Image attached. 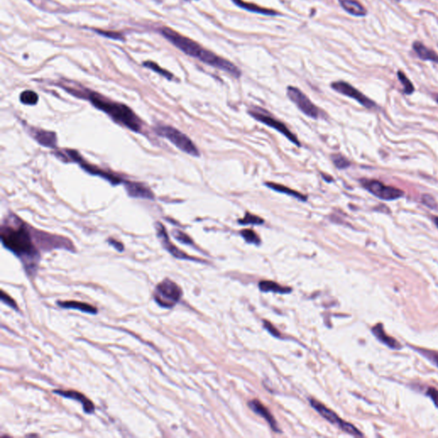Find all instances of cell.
Returning <instances> with one entry per match:
<instances>
[{
    "label": "cell",
    "instance_id": "1",
    "mask_svg": "<svg viewBox=\"0 0 438 438\" xmlns=\"http://www.w3.org/2000/svg\"><path fill=\"white\" fill-rule=\"evenodd\" d=\"M160 32L165 39H167L175 47H177L188 56L193 57L194 59H199V61L204 64L223 70L237 79H239L240 77L242 76L241 69L233 63L224 58L218 56L212 50L205 49L196 41L185 37L167 27H163Z\"/></svg>",
    "mask_w": 438,
    "mask_h": 438
},
{
    "label": "cell",
    "instance_id": "2",
    "mask_svg": "<svg viewBox=\"0 0 438 438\" xmlns=\"http://www.w3.org/2000/svg\"><path fill=\"white\" fill-rule=\"evenodd\" d=\"M1 241L7 249L21 259L27 272H35L40 256L30 232L22 223H4L1 229Z\"/></svg>",
    "mask_w": 438,
    "mask_h": 438
},
{
    "label": "cell",
    "instance_id": "3",
    "mask_svg": "<svg viewBox=\"0 0 438 438\" xmlns=\"http://www.w3.org/2000/svg\"><path fill=\"white\" fill-rule=\"evenodd\" d=\"M84 98H88L97 109L106 112L116 122L124 125L125 127L135 132L141 131L142 126L141 120L127 106L108 100L98 93H91L88 91L85 92Z\"/></svg>",
    "mask_w": 438,
    "mask_h": 438
},
{
    "label": "cell",
    "instance_id": "4",
    "mask_svg": "<svg viewBox=\"0 0 438 438\" xmlns=\"http://www.w3.org/2000/svg\"><path fill=\"white\" fill-rule=\"evenodd\" d=\"M156 132L159 136L169 140L181 151L194 157H199V150L194 145V142L191 141V139L175 127H170V126H160L157 127Z\"/></svg>",
    "mask_w": 438,
    "mask_h": 438
},
{
    "label": "cell",
    "instance_id": "5",
    "mask_svg": "<svg viewBox=\"0 0 438 438\" xmlns=\"http://www.w3.org/2000/svg\"><path fill=\"white\" fill-rule=\"evenodd\" d=\"M182 295L181 288L170 279H165L159 284L153 293L154 300L165 308L173 307L180 300Z\"/></svg>",
    "mask_w": 438,
    "mask_h": 438
},
{
    "label": "cell",
    "instance_id": "6",
    "mask_svg": "<svg viewBox=\"0 0 438 438\" xmlns=\"http://www.w3.org/2000/svg\"><path fill=\"white\" fill-rule=\"evenodd\" d=\"M248 112L250 116L253 117L255 120H257V122L267 125L268 127H272L276 131H278L279 133H281L282 136H285L289 141L295 144V146H300L299 139L288 128L287 126L284 122L272 117L268 112H266V110L257 107H252Z\"/></svg>",
    "mask_w": 438,
    "mask_h": 438
},
{
    "label": "cell",
    "instance_id": "7",
    "mask_svg": "<svg viewBox=\"0 0 438 438\" xmlns=\"http://www.w3.org/2000/svg\"><path fill=\"white\" fill-rule=\"evenodd\" d=\"M287 95L290 100L298 107V109L307 117L318 119L321 116V112L316 105L299 88L290 86L287 88Z\"/></svg>",
    "mask_w": 438,
    "mask_h": 438
},
{
    "label": "cell",
    "instance_id": "8",
    "mask_svg": "<svg viewBox=\"0 0 438 438\" xmlns=\"http://www.w3.org/2000/svg\"><path fill=\"white\" fill-rule=\"evenodd\" d=\"M360 184L365 189L382 200H395L404 196V192L394 187L386 186L381 182L362 179Z\"/></svg>",
    "mask_w": 438,
    "mask_h": 438
},
{
    "label": "cell",
    "instance_id": "9",
    "mask_svg": "<svg viewBox=\"0 0 438 438\" xmlns=\"http://www.w3.org/2000/svg\"><path fill=\"white\" fill-rule=\"evenodd\" d=\"M310 403H311L312 406H314L318 413L320 414V415L323 416L325 420H328L331 424L338 425V427H340L343 431H345L350 435H355V436H362L363 435V434L357 428L354 427L352 424L341 420L336 413L329 410V408H327L326 406H324L323 404L320 403L319 401L314 400V399H311Z\"/></svg>",
    "mask_w": 438,
    "mask_h": 438
},
{
    "label": "cell",
    "instance_id": "10",
    "mask_svg": "<svg viewBox=\"0 0 438 438\" xmlns=\"http://www.w3.org/2000/svg\"><path fill=\"white\" fill-rule=\"evenodd\" d=\"M330 87L336 92H338L343 95L347 96V97H349V98H353L354 100L358 102L359 104L367 109H372V108L377 107L374 101H372L371 98L363 94L360 91L356 89L354 87H353L349 83H346V82H343V81L334 82V83H331Z\"/></svg>",
    "mask_w": 438,
    "mask_h": 438
},
{
    "label": "cell",
    "instance_id": "11",
    "mask_svg": "<svg viewBox=\"0 0 438 438\" xmlns=\"http://www.w3.org/2000/svg\"><path fill=\"white\" fill-rule=\"evenodd\" d=\"M156 226H157L158 236H159L160 240H161V242H162L164 247H165V248L167 249V251H169L173 256H175V257H177V259H183V260H194L193 257H189V256H188L186 253H184V252L180 251V250L178 249L177 247H175V246L170 242L169 237H168L167 233H166V230H165V228H164V226H163L162 224H160V223H158L157 224H156Z\"/></svg>",
    "mask_w": 438,
    "mask_h": 438
},
{
    "label": "cell",
    "instance_id": "12",
    "mask_svg": "<svg viewBox=\"0 0 438 438\" xmlns=\"http://www.w3.org/2000/svg\"><path fill=\"white\" fill-rule=\"evenodd\" d=\"M125 189L127 190L128 195L133 198L146 199H152L154 198L153 193L151 189H149V188L142 184L127 182L125 183Z\"/></svg>",
    "mask_w": 438,
    "mask_h": 438
},
{
    "label": "cell",
    "instance_id": "13",
    "mask_svg": "<svg viewBox=\"0 0 438 438\" xmlns=\"http://www.w3.org/2000/svg\"><path fill=\"white\" fill-rule=\"evenodd\" d=\"M30 133L35 141H37L38 143L40 144V145H42L45 147H50V148L56 147L57 136L56 134L54 133V132L33 127L30 131Z\"/></svg>",
    "mask_w": 438,
    "mask_h": 438
},
{
    "label": "cell",
    "instance_id": "14",
    "mask_svg": "<svg viewBox=\"0 0 438 438\" xmlns=\"http://www.w3.org/2000/svg\"><path fill=\"white\" fill-rule=\"evenodd\" d=\"M372 332L377 340L383 343L388 348H392L394 350H400L402 348V346L400 344L398 341L391 337H389V334H386L382 324H377L372 327Z\"/></svg>",
    "mask_w": 438,
    "mask_h": 438
},
{
    "label": "cell",
    "instance_id": "15",
    "mask_svg": "<svg viewBox=\"0 0 438 438\" xmlns=\"http://www.w3.org/2000/svg\"><path fill=\"white\" fill-rule=\"evenodd\" d=\"M54 393L58 394L59 396H64L66 398L73 399L76 401H80L81 403L83 404V409L87 414H92L94 411V405L93 402L86 398L85 396H83V394L79 393L77 391H54Z\"/></svg>",
    "mask_w": 438,
    "mask_h": 438
},
{
    "label": "cell",
    "instance_id": "16",
    "mask_svg": "<svg viewBox=\"0 0 438 438\" xmlns=\"http://www.w3.org/2000/svg\"><path fill=\"white\" fill-rule=\"evenodd\" d=\"M248 406H249L250 408L252 409V411H254L255 414L262 416L270 424L271 427L274 430H276V431L278 430L276 427L277 425H276V420L271 413L269 411L268 409L266 408V406H264L261 401H257V400H252V401L248 402Z\"/></svg>",
    "mask_w": 438,
    "mask_h": 438
},
{
    "label": "cell",
    "instance_id": "17",
    "mask_svg": "<svg viewBox=\"0 0 438 438\" xmlns=\"http://www.w3.org/2000/svg\"><path fill=\"white\" fill-rule=\"evenodd\" d=\"M413 49L423 61H430L438 64V54L420 41H415L413 44Z\"/></svg>",
    "mask_w": 438,
    "mask_h": 438
},
{
    "label": "cell",
    "instance_id": "18",
    "mask_svg": "<svg viewBox=\"0 0 438 438\" xmlns=\"http://www.w3.org/2000/svg\"><path fill=\"white\" fill-rule=\"evenodd\" d=\"M339 4L344 11L352 16L358 17L367 16V9L357 0H339Z\"/></svg>",
    "mask_w": 438,
    "mask_h": 438
},
{
    "label": "cell",
    "instance_id": "19",
    "mask_svg": "<svg viewBox=\"0 0 438 438\" xmlns=\"http://www.w3.org/2000/svg\"><path fill=\"white\" fill-rule=\"evenodd\" d=\"M232 2L236 6L240 7V8L250 11V12L261 14V15H265V16H277V15H280L278 12H276L274 10L263 8V7H261V6H257V5H254V4L247 3V2H245L243 0H232Z\"/></svg>",
    "mask_w": 438,
    "mask_h": 438
},
{
    "label": "cell",
    "instance_id": "20",
    "mask_svg": "<svg viewBox=\"0 0 438 438\" xmlns=\"http://www.w3.org/2000/svg\"><path fill=\"white\" fill-rule=\"evenodd\" d=\"M265 185L266 187H268L269 189H272L274 191L278 192V193H281V194H288L290 196H292L295 198V199H299L300 201H306V199H307V197L301 194L300 192L293 190V189H290L288 187L284 186V185H281V184H275V183H272V182H268V183H266Z\"/></svg>",
    "mask_w": 438,
    "mask_h": 438
},
{
    "label": "cell",
    "instance_id": "21",
    "mask_svg": "<svg viewBox=\"0 0 438 438\" xmlns=\"http://www.w3.org/2000/svg\"><path fill=\"white\" fill-rule=\"evenodd\" d=\"M58 305L65 309H76L80 311L88 313V314H97L98 310L93 305L87 304V303L78 302V301H59Z\"/></svg>",
    "mask_w": 438,
    "mask_h": 438
},
{
    "label": "cell",
    "instance_id": "22",
    "mask_svg": "<svg viewBox=\"0 0 438 438\" xmlns=\"http://www.w3.org/2000/svg\"><path fill=\"white\" fill-rule=\"evenodd\" d=\"M259 287H260V290L261 291H263V292H274L285 294V293L290 292L292 290L290 288L281 287V286L272 281H261L260 282V285H259Z\"/></svg>",
    "mask_w": 438,
    "mask_h": 438
},
{
    "label": "cell",
    "instance_id": "23",
    "mask_svg": "<svg viewBox=\"0 0 438 438\" xmlns=\"http://www.w3.org/2000/svg\"><path fill=\"white\" fill-rule=\"evenodd\" d=\"M238 223L241 224V225H248V224H251V225H261V224L265 223V220H264L263 218H261V217L254 215L252 213H246L244 218H242V219L238 220Z\"/></svg>",
    "mask_w": 438,
    "mask_h": 438
},
{
    "label": "cell",
    "instance_id": "24",
    "mask_svg": "<svg viewBox=\"0 0 438 438\" xmlns=\"http://www.w3.org/2000/svg\"><path fill=\"white\" fill-rule=\"evenodd\" d=\"M20 100L21 103L28 106H35L39 100L37 93L31 90H26L22 92L20 95Z\"/></svg>",
    "mask_w": 438,
    "mask_h": 438
},
{
    "label": "cell",
    "instance_id": "25",
    "mask_svg": "<svg viewBox=\"0 0 438 438\" xmlns=\"http://www.w3.org/2000/svg\"><path fill=\"white\" fill-rule=\"evenodd\" d=\"M331 160L334 166L339 169V170L347 169L351 165L349 160L340 153L332 154Z\"/></svg>",
    "mask_w": 438,
    "mask_h": 438
},
{
    "label": "cell",
    "instance_id": "26",
    "mask_svg": "<svg viewBox=\"0 0 438 438\" xmlns=\"http://www.w3.org/2000/svg\"><path fill=\"white\" fill-rule=\"evenodd\" d=\"M241 235H242V237H243V239H244L246 242L250 243V244H261V238L259 237V236H257V235L256 234L254 231L252 230V229H250V228L242 229V230L241 231Z\"/></svg>",
    "mask_w": 438,
    "mask_h": 438
},
{
    "label": "cell",
    "instance_id": "27",
    "mask_svg": "<svg viewBox=\"0 0 438 438\" xmlns=\"http://www.w3.org/2000/svg\"><path fill=\"white\" fill-rule=\"evenodd\" d=\"M399 80L401 82V84L403 86L404 93L406 94H411L415 92V87L411 83V81L409 80L406 74H404L403 72L398 71L397 73Z\"/></svg>",
    "mask_w": 438,
    "mask_h": 438
},
{
    "label": "cell",
    "instance_id": "28",
    "mask_svg": "<svg viewBox=\"0 0 438 438\" xmlns=\"http://www.w3.org/2000/svg\"><path fill=\"white\" fill-rule=\"evenodd\" d=\"M143 65L144 66L146 67V68H148V69L153 70V71L156 72V73H159V74H161L162 76H165V78H167L168 80H171L173 78L172 74H170V72L167 71V70H165V69H162V68H160L158 64H155L153 62H145V63H143Z\"/></svg>",
    "mask_w": 438,
    "mask_h": 438
},
{
    "label": "cell",
    "instance_id": "29",
    "mask_svg": "<svg viewBox=\"0 0 438 438\" xmlns=\"http://www.w3.org/2000/svg\"><path fill=\"white\" fill-rule=\"evenodd\" d=\"M415 351H417L420 354H422L424 357L428 358L430 362H432L433 364L435 365L438 367V352L437 351L428 350V349H424V348H414Z\"/></svg>",
    "mask_w": 438,
    "mask_h": 438
},
{
    "label": "cell",
    "instance_id": "30",
    "mask_svg": "<svg viewBox=\"0 0 438 438\" xmlns=\"http://www.w3.org/2000/svg\"><path fill=\"white\" fill-rule=\"evenodd\" d=\"M173 236H174L175 239L179 241V242H182V243H184V244H193V241L190 239V237H189V236H187V235L185 234V233H184V232H182V231H173Z\"/></svg>",
    "mask_w": 438,
    "mask_h": 438
},
{
    "label": "cell",
    "instance_id": "31",
    "mask_svg": "<svg viewBox=\"0 0 438 438\" xmlns=\"http://www.w3.org/2000/svg\"><path fill=\"white\" fill-rule=\"evenodd\" d=\"M93 31H94V32L98 33V35H103L105 37L111 38V39H113V40H124V37L122 36V34H119V33L112 32V31H110V32L108 31V32H107V31L98 30H94Z\"/></svg>",
    "mask_w": 438,
    "mask_h": 438
},
{
    "label": "cell",
    "instance_id": "32",
    "mask_svg": "<svg viewBox=\"0 0 438 438\" xmlns=\"http://www.w3.org/2000/svg\"><path fill=\"white\" fill-rule=\"evenodd\" d=\"M422 203L425 204L427 208L430 209H435L437 208V204L435 199L430 194H424L422 196Z\"/></svg>",
    "mask_w": 438,
    "mask_h": 438
},
{
    "label": "cell",
    "instance_id": "33",
    "mask_svg": "<svg viewBox=\"0 0 438 438\" xmlns=\"http://www.w3.org/2000/svg\"><path fill=\"white\" fill-rule=\"evenodd\" d=\"M426 396H429L432 400L433 403L438 408V391L436 389L430 387L426 391Z\"/></svg>",
    "mask_w": 438,
    "mask_h": 438
},
{
    "label": "cell",
    "instance_id": "34",
    "mask_svg": "<svg viewBox=\"0 0 438 438\" xmlns=\"http://www.w3.org/2000/svg\"><path fill=\"white\" fill-rule=\"evenodd\" d=\"M1 300L4 303L7 304L9 306H11V307L14 308V309H17V305H16V302L8 295L5 294L3 291H1Z\"/></svg>",
    "mask_w": 438,
    "mask_h": 438
},
{
    "label": "cell",
    "instance_id": "35",
    "mask_svg": "<svg viewBox=\"0 0 438 438\" xmlns=\"http://www.w3.org/2000/svg\"><path fill=\"white\" fill-rule=\"evenodd\" d=\"M265 326H266V329H268L269 331L271 332V334H275L276 337H280L279 332L275 330V329H274L275 328H274L271 324H269L267 322H265Z\"/></svg>",
    "mask_w": 438,
    "mask_h": 438
},
{
    "label": "cell",
    "instance_id": "36",
    "mask_svg": "<svg viewBox=\"0 0 438 438\" xmlns=\"http://www.w3.org/2000/svg\"><path fill=\"white\" fill-rule=\"evenodd\" d=\"M109 242L110 244H112L119 252H122V250H123V246L121 243H119V242H116V241H113L112 239L110 240Z\"/></svg>",
    "mask_w": 438,
    "mask_h": 438
},
{
    "label": "cell",
    "instance_id": "37",
    "mask_svg": "<svg viewBox=\"0 0 438 438\" xmlns=\"http://www.w3.org/2000/svg\"><path fill=\"white\" fill-rule=\"evenodd\" d=\"M433 220H434V223H435V225L438 228V217H435V218H433Z\"/></svg>",
    "mask_w": 438,
    "mask_h": 438
},
{
    "label": "cell",
    "instance_id": "38",
    "mask_svg": "<svg viewBox=\"0 0 438 438\" xmlns=\"http://www.w3.org/2000/svg\"><path fill=\"white\" fill-rule=\"evenodd\" d=\"M187 1H191V0H187Z\"/></svg>",
    "mask_w": 438,
    "mask_h": 438
},
{
    "label": "cell",
    "instance_id": "39",
    "mask_svg": "<svg viewBox=\"0 0 438 438\" xmlns=\"http://www.w3.org/2000/svg\"><path fill=\"white\" fill-rule=\"evenodd\" d=\"M437 102H438V97H437Z\"/></svg>",
    "mask_w": 438,
    "mask_h": 438
}]
</instances>
